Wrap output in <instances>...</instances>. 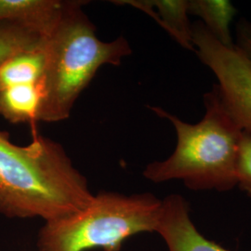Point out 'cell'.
<instances>
[{"label": "cell", "mask_w": 251, "mask_h": 251, "mask_svg": "<svg viewBox=\"0 0 251 251\" xmlns=\"http://www.w3.org/2000/svg\"><path fill=\"white\" fill-rule=\"evenodd\" d=\"M0 129V213L45 222L71 215L92 201L87 178L62 144L35 132L25 146Z\"/></svg>", "instance_id": "1"}, {"label": "cell", "mask_w": 251, "mask_h": 251, "mask_svg": "<svg viewBox=\"0 0 251 251\" xmlns=\"http://www.w3.org/2000/svg\"><path fill=\"white\" fill-rule=\"evenodd\" d=\"M205 115L196 124L184 122L160 107H150L174 126L177 144L163 161L144 169L153 183L181 180L192 191L229 192L237 186L236 164L243 129L225 108L217 85L204 94Z\"/></svg>", "instance_id": "2"}, {"label": "cell", "mask_w": 251, "mask_h": 251, "mask_svg": "<svg viewBox=\"0 0 251 251\" xmlns=\"http://www.w3.org/2000/svg\"><path fill=\"white\" fill-rule=\"evenodd\" d=\"M85 1H64L60 20L46 37L45 98L38 121L61 122L103 65H119L132 53L123 36L102 41L83 11Z\"/></svg>", "instance_id": "3"}, {"label": "cell", "mask_w": 251, "mask_h": 251, "mask_svg": "<svg viewBox=\"0 0 251 251\" xmlns=\"http://www.w3.org/2000/svg\"><path fill=\"white\" fill-rule=\"evenodd\" d=\"M162 204L151 193L100 192L79 211L45 222L37 247L40 251H119L127 238L155 232Z\"/></svg>", "instance_id": "4"}, {"label": "cell", "mask_w": 251, "mask_h": 251, "mask_svg": "<svg viewBox=\"0 0 251 251\" xmlns=\"http://www.w3.org/2000/svg\"><path fill=\"white\" fill-rule=\"evenodd\" d=\"M198 59L214 74L225 108L242 129L251 130V65L233 47L222 45L200 21L192 24Z\"/></svg>", "instance_id": "5"}, {"label": "cell", "mask_w": 251, "mask_h": 251, "mask_svg": "<svg viewBox=\"0 0 251 251\" xmlns=\"http://www.w3.org/2000/svg\"><path fill=\"white\" fill-rule=\"evenodd\" d=\"M161 215L155 233L170 251H233L210 241L200 233L190 216L187 200L180 195L162 199Z\"/></svg>", "instance_id": "6"}, {"label": "cell", "mask_w": 251, "mask_h": 251, "mask_svg": "<svg viewBox=\"0 0 251 251\" xmlns=\"http://www.w3.org/2000/svg\"><path fill=\"white\" fill-rule=\"evenodd\" d=\"M117 5H129L152 17L183 49L196 51L188 0H118Z\"/></svg>", "instance_id": "7"}, {"label": "cell", "mask_w": 251, "mask_h": 251, "mask_svg": "<svg viewBox=\"0 0 251 251\" xmlns=\"http://www.w3.org/2000/svg\"><path fill=\"white\" fill-rule=\"evenodd\" d=\"M63 2L60 0H0V22L16 24L48 36L57 25Z\"/></svg>", "instance_id": "8"}, {"label": "cell", "mask_w": 251, "mask_h": 251, "mask_svg": "<svg viewBox=\"0 0 251 251\" xmlns=\"http://www.w3.org/2000/svg\"><path fill=\"white\" fill-rule=\"evenodd\" d=\"M44 98V78L0 90V116L11 124L35 125L38 122Z\"/></svg>", "instance_id": "9"}, {"label": "cell", "mask_w": 251, "mask_h": 251, "mask_svg": "<svg viewBox=\"0 0 251 251\" xmlns=\"http://www.w3.org/2000/svg\"><path fill=\"white\" fill-rule=\"evenodd\" d=\"M46 37L40 45L14 54L0 64V90L36 83L44 78L47 67Z\"/></svg>", "instance_id": "10"}, {"label": "cell", "mask_w": 251, "mask_h": 251, "mask_svg": "<svg viewBox=\"0 0 251 251\" xmlns=\"http://www.w3.org/2000/svg\"><path fill=\"white\" fill-rule=\"evenodd\" d=\"M188 14L200 22L216 39L225 47H233L231 24L237 9L226 0H188Z\"/></svg>", "instance_id": "11"}, {"label": "cell", "mask_w": 251, "mask_h": 251, "mask_svg": "<svg viewBox=\"0 0 251 251\" xmlns=\"http://www.w3.org/2000/svg\"><path fill=\"white\" fill-rule=\"evenodd\" d=\"M44 37L16 24L0 22V64L14 54L40 45Z\"/></svg>", "instance_id": "12"}, {"label": "cell", "mask_w": 251, "mask_h": 251, "mask_svg": "<svg viewBox=\"0 0 251 251\" xmlns=\"http://www.w3.org/2000/svg\"><path fill=\"white\" fill-rule=\"evenodd\" d=\"M237 186L251 198V130L243 129L236 164Z\"/></svg>", "instance_id": "13"}, {"label": "cell", "mask_w": 251, "mask_h": 251, "mask_svg": "<svg viewBox=\"0 0 251 251\" xmlns=\"http://www.w3.org/2000/svg\"><path fill=\"white\" fill-rule=\"evenodd\" d=\"M234 47L251 65V22L248 19L241 18L236 24Z\"/></svg>", "instance_id": "14"}]
</instances>
